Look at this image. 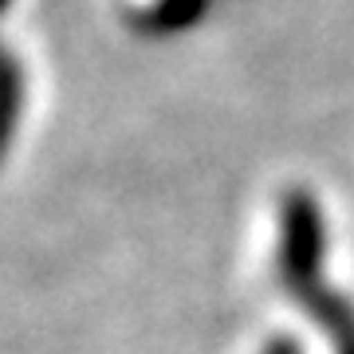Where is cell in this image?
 I'll use <instances>...</instances> for the list:
<instances>
[{
  "label": "cell",
  "mask_w": 354,
  "mask_h": 354,
  "mask_svg": "<svg viewBox=\"0 0 354 354\" xmlns=\"http://www.w3.org/2000/svg\"><path fill=\"white\" fill-rule=\"evenodd\" d=\"M264 354H304V346H299L295 339H272L264 346Z\"/></svg>",
  "instance_id": "obj_1"
}]
</instances>
